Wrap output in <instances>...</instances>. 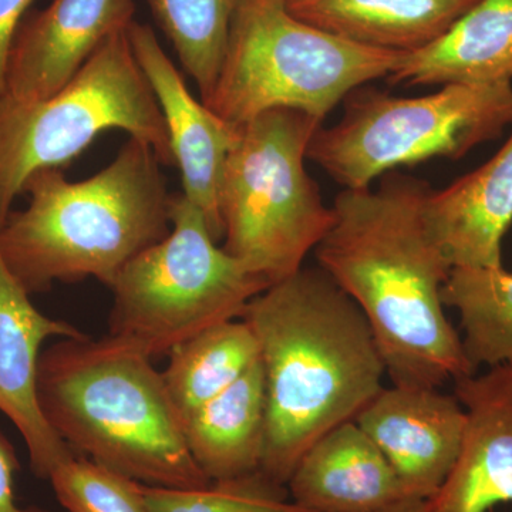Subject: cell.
Listing matches in <instances>:
<instances>
[{
    "instance_id": "6da1fadb",
    "label": "cell",
    "mask_w": 512,
    "mask_h": 512,
    "mask_svg": "<svg viewBox=\"0 0 512 512\" xmlns=\"http://www.w3.org/2000/svg\"><path fill=\"white\" fill-rule=\"evenodd\" d=\"M429 191L397 173L377 190H343L313 252L362 311L394 386L439 389L476 370L444 313L441 291L453 268L424 222Z\"/></svg>"
},
{
    "instance_id": "7a4b0ae2",
    "label": "cell",
    "mask_w": 512,
    "mask_h": 512,
    "mask_svg": "<svg viewBox=\"0 0 512 512\" xmlns=\"http://www.w3.org/2000/svg\"><path fill=\"white\" fill-rule=\"evenodd\" d=\"M259 345L266 436L259 471L286 485L305 451L383 389V357L355 302L323 269L301 268L248 303Z\"/></svg>"
},
{
    "instance_id": "3957f363",
    "label": "cell",
    "mask_w": 512,
    "mask_h": 512,
    "mask_svg": "<svg viewBox=\"0 0 512 512\" xmlns=\"http://www.w3.org/2000/svg\"><path fill=\"white\" fill-rule=\"evenodd\" d=\"M153 147L131 138L113 163L87 180L62 168L37 171L25 210L0 225V254L29 295L56 282L96 278L113 285L121 269L170 234L173 195Z\"/></svg>"
},
{
    "instance_id": "277c9868",
    "label": "cell",
    "mask_w": 512,
    "mask_h": 512,
    "mask_svg": "<svg viewBox=\"0 0 512 512\" xmlns=\"http://www.w3.org/2000/svg\"><path fill=\"white\" fill-rule=\"evenodd\" d=\"M37 399L74 454L151 487L211 483L188 450L163 373L113 336L64 338L43 350Z\"/></svg>"
},
{
    "instance_id": "5b68a950",
    "label": "cell",
    "mask_w": 512,
    "mask_h": 512,
    "mask_svg": "<svg viewBox=\"0 0 512 512\" xmlns=\"http://www.w3.org/2000/svg\"><path fill=\"white\" fill-rule=\"evenodd\" d=\"M402 57L315 28L281 0H239L220 76L204 104L235 127L274 109L323 121L353 90L389 77Z\"/></svg>"
},
{
    "instance_id": "8992f818",
    "label": "cell",
    "mask_w": 512,
    "mask_h": 512,
    "mask_svg": "<svg viewBox=\"0 0 512 512\" xmlns=\"http://www.w3.org/2000/svg\"><path fill=\"white\" fill-rule=\"evenodd\" d=\"M322 121L274 109L238 127L220 187L224 248L274 285L303 268L335 222L305 160Z\"/></svg>"
},
{
    "instance_id": "52a82bcc",
    "label": "cell",
    "mask_w": 512,
    "mask_h": 512,
    "mask_svg": "<svg viewBox=\"0 0 512 512\" xmlns=\"http://www.w3.org/2000/svg\"><path fill=\"white\" fill-rule=\"evenodd\" d=\"M170 234L144 249L111 285L110 332L151 360L204 330L241 319L269 282L218 247L200 208L173 195Z\"/></svg>"
},
{
    "instance_id": "ba28073f",
    "label": "cell",
    "mask_w": 512,
    "mask_h": 512,
    "mask_svg": "<svg viewBox=\"0 0 512 512\" xmlns=\"http://www.w3.org/2000/svg\"><path fill=\"white\" fill-rule=\"evenodd\" d=\"M116 128L153 147L161 164L175 165L163 113L128 28L113 33L49 99L0 101V225L33 174L62 168Z\"/></svg>"
},
{
    "instance_id": "9c48e42d",
    "label": "cell",
    "mask_w": 512,
    "mask_h": 512,
    "mask_svg": "<svg viewBox=\"0 0 512 512\" xmlns=\"http://www.w3.org/2000/svg\"><path fill=\"white\" fill-rule=\"evenodd\" d=\"M338 124L318 128L308 158L345 190H362L402 165L458 160L512 124V83L446 84L421 97L372 89L346 97Z\"/></svg>"
},
{
    "instance_id": "30bf717a",
    "label": "cell",
    "mask_w": 512,
    "mask_h": 512,
    "mask_svg": "<svg viewBox=\"0 0 512 512\" xmlns=\"http://www.w3.org/2000/svg\"><path fill=\"white\" fill-rule=\"evenodd\" d=\"M414 498L430 500L456 466L466 410L433 387H383L355 419Z\"/></svg>"
},
{
    "instance_id": "8fae6325",
    "label": "cell",
    "mask_w": 512,
    "mask_h": 512,
    "mask_svg": "<svg viewBox=\"0 0 512 512\" xmlns=\"http://www.w3.org/2000/svg\"><path fill=\"white\" fill-rule=\"evenodd\" d=\"M128 37L163 113L175 165L180 168L181 194L200 208L212 235L220 241L224 238L220 214L222 173L237 141L238 127L195 100L150 25L134 20L128 26Z\"/></svg>"
},
{
    "instance_id": "7c38bea8",
    "label": "cell",
    "mask_w": 512,
    "mask_h": 512,
    "mask_svg": "<svg viewBox=\"0 0 512 512\" xmlns=\"http://www.w3.org/2000/svg\"><path fill=\"white\" fill-rule=\"evenodd\" d=\"M136 0H53L28 13L10 50L3 100L49 99L113 33L134 22Z\"/></svg>"
},
{
    "instance_id": "4fadbf2b",
    "label": "cell",
    "mask_w": 512,
    "mask_h": 512,
    "mask_svg": "<svg viewBox=\"0 0 512 512\" xmlns=\"http://www.w3.org/2000/svg\"><path fill=\"white\" fill-rule=\"evenodd\" d=\"M82 336L84 333L70 323L40 312L0 254V413L19 431L28 448L30 468L42 480H49L60 464L76 454L40 410V356L47 340Z\"/></svg>"
},
{
    "instance_id": "5bb4252c",
    "label": "cell",
    "mask_w": 512,
    "mask_h": 512,
    "mask_svg": "<svg viewBox=\"0 0 512 512\" xmlns=\"http://www.w3.org/2000/svg\"><path fill=\"white\" fill-rule=\"evenodd\" d=\"M466 410L460 456L431 512H490L512 507V362L454 380Z\"/></svg>"
},
{
    "instance_id": "9a60e30c",
    "label": "cell",
    "mask_w": 512,
    "mask_h": 512,
    "mask_svg": "<svg viewBox=\"0 0 512 512\" xmlns=\"http://www.w3.org/2000/svg\"><path fill=\"white\" fill-rule=\"evenodd\" d=\"M286 487L293 503L305 512H380L419 500L409 494L355 420L315 441Z\"/></svg>"
},
{
    "instance_id": "2e32d148",
    "label": "cell",
    "mask_w": 512,
    "mask_h": 512,
    "mask_svg": "<svg viewBox=\"0 0 512 512\" xmlns=\"http://www.w3.org/2000/svg\"><path fill=\"white\" fill-rule=\"evenodd\" d=\"M427 231L451 268H500L512 224V134L501 150L473 173L423 205Z\"/></svg>"
},
{
    "instance_id": "e0dca14e",
    "label": "cell",
    "mask_w": 512,
    "mask_h": 512,
    "mask_svg": "<svg viewBox=\"0 0 512 512\" xmlns=\"http://www.w3.org/2000/svg\"><path fill=\"white\" fill-rule=\"evenodd\" d=\"M478 0H289L295 18L356 45L419 52L446 35Z\"/></svg>"
},
{
    "instance_id": "ac0fdd59",
    "label": "cell",
    "mask_w": 512,
    "mask_h": 512,
    "mask_svg": "<svg viewBox=\"0 0 512 512\" xmlns=\"http://www.w3.org/2000/svg\"><path fill=\"white\" fill-rule=\"evenodd\" d=\"M387 79L410 86L512 80V0H478L433 45L403 55Z\"/></svg>"
},
{
    "instance_id": "d6986e66",
    "label": "cell",
    "mask_w": 512,
    "mask_h": 512,
    "mask_svg": "<svg viewBox=\"0 0 512 512\" xmlns=\"http://www.w3.org/2000/svg\"><path fill=\"white\" fill-rule=\"evenodd\" d=\"M185 443L210 480H227L261 468L266 397L261 362L237 383L181 420Z\"/></svg>"
},
{
    "instance_id": "ffe728a7",
    "label": "cell",
    "mask_w": 512,
    "mask_h": 512,
    "mask_svg": "<svg viewBox=\"0 0 512 512\" xmlns=\"http://www.w3.org/2000/svg\"><path fill=\"white\" fill-rule=\"evenodd\" d=\"M258 362L254 332L244 319H234L175 346L161 373L168 396L183 420L237 383Z\"/></svg>"
},
{
    "instance_id": "44dd1931",
    "label": "cell",
    "mask_w": 512,
    "mask_h": 512,
    "mask_svg": "<svg viewBox=\"0 0 512 512\" xmlns=\"http://www.w3.org/2000/svg\"><path fill=\"white\" fill-rule=\"evenodd\" d=\"M441 296L460 315L464 352L476 372L512 362V272L453 268Z\"/></svg>"
},
{
    "instance_id": "7402d4cb",
    "label": "cell",
    "mask_w": 512,
    "mask_h": 512,
    "mask_svg": "<svg viewBox=\"0 0 512 512\" xmlns=\"http://www.w3.org/2000/svg\"><path fill=\"white\" fill-rule=\"evenodd\" d=\"M178 59L208 100L220 76L239 0H146Z\"/></svg>"
},
{
    "instance_id": "603a6c76",
    "label": "cell",
    "mask_w": 512,
    "mask_h": 512,
    "mask_svg": "<svg viewBox=\"0 0 512 512\" xmlns=\"http://www.w3.org/2000/svg\"><path fill=\"white\" fill-rule=\"evenodd\" d=\"M151 512H305L291 500L288 487L261 471L197 488L144 485Z\"/></svg>"
},
{
    "instance_id": "cb8c5ba5",
    "label": "cell",
    "mask_w": 512,
    "mask_h": 512,
    "mask_svg": "<svg viewBox=\"0 0 512 512\" xmlns=\"http://www.w3.org/2000/svg\"><path fill=\"white\" fill-rule=\"evenodd\" d=\"M47 481L60 505L69 512H151L144 484L86 457L64 461Z\"/></svg>"
},
{
    "instance_id": "d4e9b609",
    "label": "cell",
    "mask_w": 512,
    "mask_h": 512,
    "mask_svg": "<svg viewBox=\"0 0 512 512\" xmlns=\"http://www.w3.org/2000/svg\"><path fill=\"white\" fill-rule=\"evenodd\" d=\"M33 0H0V101L6 94L10 50Z\"/></svg>"
},
{
    "instance_id": "484cf974",
    "label": "cell",
    "mask_w": 512,
    "mask_h": 512,
    "mask_svg": "<svg viewBox=\"0 0 512 512\" xmlns=\"http://www.w3.org/2000/svg\"><path fill=\"white\" fill-rule=\"evenodd\" d=\"M20 464L12 443L0 431V512H47L37 507H20L15 497V474Z\"/></svg>"
},
{
    "instance_id": "4316f807",
    "label": "cell",
    "mask_w": 512,
    "mask_h": 512,
    "mask_svg": "<svg viewBox=\"0 0 512 512\" xmlns=\"http://www.w3.org/2000/svg\"><path fill=\"white\" fill-rule=\"evenodd\" d=\"M380 512H431L429 500H410Z\"/></svg>"
},
{
    "instance_id": "83f0119b",
    "label": "cell",
    "mask_w": 512,
    "mask_h": 512,
    "mask_svg": "<svg viewBox=\"0 0 512 512\" xmlns=\"http://www.w3.org/2000/svg\"><path fill=\"white\" fill-rule=\"evenodd\" d=\"M281 2H284V3H285V5H286V3H288V2H289V0H281Z\"/></svg>"
}]
</instances>
